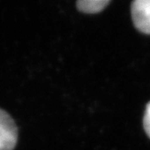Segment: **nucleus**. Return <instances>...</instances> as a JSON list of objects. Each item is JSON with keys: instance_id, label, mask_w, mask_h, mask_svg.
<instances>
[{"instance_id": "nucleus-1", "label": "nucleus", "mask_w": 150, "mask_h": 150, "mask_svg": "<svg viewBox=\"0 0 150 150\" xmlns=\"http://www.w3.org/2000/svg\"><path fill=\"white\" fill-rule=\"evenodd\" d=\"M18 138V130L14 120L0 108V150H13Z\"/></svg>"}, {"instance_id": "nucleus-2", "label": "nucleus", "mask_w": 150, "mask_h": 150, "mask_svg": "<svg viewBox=\"0 0 150 150\" xmlns=\"http://www.w3.org/2000/svg\"><path fill=\"white\" fill-rule=\"evenodd\" d=\"M135 27L140 32L150 34V0H135L131 7Z\"/></svg>"}, {"instance_id": "nucleus-3", "label": "nucleus", "mask_w": 150, "mask_h": 150, "mask_svg": "<svg viewBox=\"0 0 150 150\" xmlns=\"http://www.w3.org/2000/svg\"><path fill=\"white\" fill-rule=\"evenodd\" d=\"M109 3V0H79L76 5L78 9L83 13H96L102 11Z\"/></svg>"}, {"instance_id": "nucleus-4", "label": "nucleus", "mask_w": 150, "mask_h": 150, "mask_svg": "<svg viewBox=\"0 0 150 150\" xmlns=\"http://www.w3.org/2000/svg\"><path fill=\"white\" fill-rule=\"evenodd\" d=\"M144 128L147 135L150 138V102L147 104L144 117Z\"/></svg>"}]
</instances>
